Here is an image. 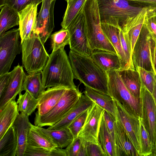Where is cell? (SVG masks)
<instances>
[{
	"label": "cell",
	"instance_id": "obj_1",
	"mask_svg": "<svg viewBox=\"0 0 156 156\" xmlns=\"http://www.w3.org/2000/svg\"><path fill=\"white\" fill-rule=\"evenodd\" d=\"M69 58L74 79L79 80L85 87L108 94V76L90 56L70 50Z\"/></svg>",
	"mask_w": 156,
	"mask_h": 156
},
{
	"label": "cell",
	"instance_id": "obj_2",
	"mask_svg": "<svg viewBox=\"0 0 156 156\" xmlns=\"http://www.w3.org/2000/svg\"><path fill=\"white\" fill-rule=\"evenodd\" d=\"M44 88L61 87L77 88L69 56L64 48L52 51L47 63L41 71Z\"/></svg>",
	"mask_w": 156,
	"mask_h": 156
},
{
	"label": "cell",
	"instance_id": "obj_3",
	"mask_svg": "<svg viewBox=\"0 0 156 156\" xmlns=\"http://www.w3.org/2000/svg\"><path fill=\"white\" fill-rule=\"evenodd\" d=\"M83 11L87 37L91 49L93 51L103 50L116 53L102 30L97 0H87Z\"/></svg>",
	"mask_w": 156,
	"mask_h": 156
},
{
	"label": "cell",
	"instance_id": "obj_4",
	"mask_svg": "<svg viewBox=\"0 0 156 156\" xmlns=\"http://www.w3.org/2000/svg\"><path fill=\"white\" fill-rule=\"evenodd\" d=\"M101 23L122 30L128 18L143 8L132 5L127 0H97Z\"/></svg>",
	"mask_w": 156,
	"mask_h": 156
},
{
	"label": "cell",
	"instance_id": "obj_5",
	"mask_svg": "<svg viewBox=\"0 0 156 156\" xmlns=\"http://www.w3.org/2000/svg\"><path fill=\"white\" fill-rule=\"evenodd\" d=\"M109 94L128 112L138 118L141 117V99L135 98L130 92L117 70L106 72Z\"/></svg>",
	"mask_w": 156,
	"mask_h": 156
},
{
	"label": "cell",
	"instance_id": "obj_6",
	"mask_svg": "<svg viewBox=\"0 0 156 156\" xmlns=\"http://www.w3.org/2000/svg\"><path fill=\"white\" fill-rule=\"evenodd\" d=\"M21 44L22 65L27 73L41 72L49 57L44 44L37 36L33 34L23 41Z\"/></svg>",
	"mask_w": 156,
	"mask_h": 156
},
{
	"label": "cell",
	"instance_id": "obj_7",
	"mask_svg": "<svg viewBox=\"0 0 156 156\" xmlns=\"http://www.w3.org/2000/svg\"><path fill=\"white\" fill-rule=\"evenodd\" d=\"M156 46V43L144 20L132 53V61L136 69L141 67L156 74L154 65Z\"/></svg>",
	"mask_w": 156,
	"mask_h": 156
},
{
	"label": "cell",
	"instance_id": "obj_8",
	"mask_svg": "<svg viewBox=\"0 0 156 156\" xmlns=\"http://www.w3.org/2000/svg\"><path fill=\"white\" fill-rule=\"evenodd\" d=\"M82 94L77 88L67 89L57 103L50 111L44 115L34 118V125L42 127L55 124L70 112Z\"/></svg>",
	"mask_w": 156,
	"mask_h": 156
},
{
	"label": "cell",
	"instance_id": "obj_9",
	"mask_svg": "<svg viewBox=\"0 0 156 156\" xmlns=\"http://www.w3.org/2000/svg\"><path fill=\"white\" fill-rule=\"evenodd\" d=\"M19 28H15L0 35V75L9 72L16 55L20 54Z\"/></svg>",
	"mask_w": 156,
	"mask_h": 156
},
{
	"label": "cell",
	"instance_id": "obj_10",
	"mask_svg": "<svg viewBox=\"0 0 156 156\" xmlns=\"http://www.w3.org/2000/svg\"><path fill=\"white\" fill-rule=\"evenodd\" d=\"M67 29L70 36L69 45L70 50L90 56L93 51L90 48L87 41L83 9Z\"/></svg>",
	"mask_w": 156,
	"mask_h": 156
},
{
	"label": "cell",
	"instance_id": "obj_11",
	"mask_svg": "<svg viewBox=\"0 0 156 156\" xmlns=\"http://www.w3.org/2000/svg\"><path fill=\"white\" fill-rule=\"evenodd\" d=\"M141 118L149 136L153 150L156 146V105L152 94L141 82Z\"/></svg>",
	"mask_w": 156,
	"mask_h": 156
},
{
	"label": "cell",
	"instance_id": "obj_12",
	"mask_svg": "<svg viewBox=\"0 0 156 156\" xmlns=\"http://www.w3.org/2000/svg\"><path fill=\"white\" fill-rule=\"evenodd\" d=\"M56 1L43 0L37 15V26L33 34L37 36L44 44L55 27L54 11Z\"/></svg>",
	"mask_w": 156,
	"mask_h": 156
},
{
	"label": "cell",
	"instance_id": "obj_13",
	"mask_svg": "<svg viewBox=\"0 0 156 156\" xmlns=\"http://www.w3.org/2000/svg\"><path fill=\"white\" fill-rule=\"evenodd\" d=\"M104 111L94 103L88 109L85 121L77 136L87 142L99 143L98 133Z\"/></svg>",
	"mask_w": 156,
	"mask_h": 156
},
{
	"label": "cell",
	"instance_id": "obj_14",
	"mask_svg": "<svg viewBox=\"0 0 156 156\" xmlns=\"http://www.w3.org/2000/svg\"><path fill=\"white\" fill-rule=\"evenodd\" d=\"M115 103L116 118L121 124L139 156H140V118H137L128 112L116 101Z\"/></svg>",
	"mask_w": 156,
	"mask_h": 156
},
{
	"label": "cell",
	"instance_id": "obj_15",
	"mask_svg": "<svg viewBox=\"0 0 156 156\" xmlns=\"http://www.w3.org/2000/svg\"><path fill=\"white\" fill-rule=\"evenodd\" d=\"M10 73L7 86L0 96V110L10 101L15 100L17 95L23 90V83L26 76L23 67L18 64Z\"/></svg>",
	"mask_w": 156,
	"mask_h": 156
},
{
	"label": "cell",
	"instance_id": "obj_16",
	"mask_svg": "<svg viewBox=\"0 0 156 156\" xmlns=\"http://www.w3.org/2000/svg\"><path fill=\"white\" fill-rule=\"evenodd\" d=\"M38 5L31 3L18 12L20 19L19 28L21 42L30 38L36 29Z\"/></svg>",
	"mask_w": 156,
	"mask_h": 156
},
{
	"label": "cell",
	"instance_id": "obj_17",
	"mask_svg": "<svg viewBox=\"0 0 156 156\" xmlns=\"http://www.w3.org/2000/svg\"><path fill=\"white\" fill-rule=\"evenodd\" d=\"M115 156H139L131 141L119 121L115 124Z\"/></svg>",
	"mask_w": 156,
	"mask_h": 156
},
{
	"label": "cell",
	"instance_id": "obj_18",
	"mask_svg": "<svg viewBox=\"0 0 156 156\" xmlns=\"http://www.w3.org/2000/svg\"><path fill=\"white\" fill-rule=\"evenodd\" d=\"M67 89L61 87L47 88L39 98L37 111L35 113V118L44 115L50 111L57 103Z\"/></svg>",
	"mask_w": 156,
	"mask_h": 156
},
{
	"label": "cell",
	"instance_id": "obj_19",
	"mask_svg": "<svg viewBox=\"0 0 156 156\" xmlns=\"http://www.w3.org/2000/svg\"><path fill=\"white\" fill-rule=\"evenodd\" d=\"M29 116L20 112L12 125L17 142L16 156H24L27 145V139L30 122Z\"/></svg>",
	"mask_w": 156,
	"mask_h": 156
},
{
	"label": "cell",
	"instance_id": "obj_20",
	"mask_svg": "<svg viewBox=\"0 0 156 156\" xmlns=\"http://www.w3.org/2000/svg\"><path fill=\"white\" fill-rule=\"evenodd\" d=\"M94 103L87 96L82 94L76 104L63 118L54 125L49 126L47 129H58L67 127L73 120L88 109Z\"/></svg>",
	"mask_w": 156,
	"mask_h": 156
},
{
	"label": "cell",
	"instance_id": "obj_21",
	"mask_svg": "<svg viewBox=\"0 0 156 156\" xmlns=\"http://www.w3.org/2000/svg\"><path fill=\"white\" fill-rule=\"evenodd\" d=\"M90 57L101 68L106 72L122 69L120 59L116 53L96 50L93 51Z\"/></svg>",
	"mask_w": 156,
	"mask_h": 156
},
{
	"label": "cell",
	"instance_id": "obj_22",
	"mask_svg": "<svg viewBox=\"0 0 156 156\" xmlns=\"http://www.w3.org/2000/svg\"><path fill=\"white\" fill-rule=\"evenodd\" d=\"M117 71L131 94L136 98L140 99L141 83L137 70L136 69H128Z\"/></svg>",
	"mask_w": 156,
	"mask_h": 156
},
{
	"label": "cell",
	"instance_id": "obj_23",
	"mask_svg": "<svg viewBox=\"0 0 156 156\" xmlns=\"http://www.w3.org/2000/svg\"><path fill=\"white\" fill-rule=\"evenodd\" d=\"M19 112L15 100L10 101L0 110V139L13 125Z\"/></svg>",
	"mask_w": 156,
	"mask_h": 156
},
{
	"label": "cell",
	"instance_id": "obj_24",
	"mask_svg": "<svg viewBox=\"0 0 156 156\" xmlns=\"http://www.w3.org/2000/svg\"><path fill=\"white\" fill-rule=\"evenodd\" d=\"M27 145L49 150L57 147L50 137L41 130L38 126L31 123L28 134Z\"/></svg>",
	"mask_w": 156,
	"mask_h": 156
},
{
	"label": "cell",
	"instance_id": "obj_25",
	"mask_svg": "<svg viewBox=\"0 0 156 156\" xmlns=\"http://www.w3.org/2000/svg\"><path fill=\"white\" fill-rule=\"evenodd\" d=\"M85 95L108 112L116 117L115 101L109 94L85 87Z\"/></svg>",
	"mask_w": 156,
	"mask_h": 156
},
{
	"label": "cell",
	"instance_id": "obj_26",
	"mask_svg": "<svg viewBox=\"0 0 156 156\" xmlns=\"http://www.w3.org/2000/svg\"><path fill=\"white\" fill-rule=\"evenodd\" d=\"M102 30L107 38L115 49L121 61L122 69H126V63L119 36L121 30L107 24L101 23Z\"/></svg>",
	"mask_w": 156,
	"mask_h": 156
},
{
	"label": "cell",
	"instance_id": "obj_27",
	"mask_svg": "<svg viewBox=\"0 0 156 156\" xmlns=\"http://www.w3.org/2000/svg\"><path fill=\"white\" fill-rule=\"evenodd\" d=\"M28 92L38 99L45 91L42 82L41 72L26 75L23 85V90Z\"/></svg>",
	"mask_w": 156,
	"mask_h": 156
},
{
	"label": "cell",
	"instance_id": "obj_28",
	"mask_svg": "<svg viewBox=\"0 0 156 156\" xmlns=\"http://www.w3.org/2000/svg\"><path fill=\"white\" fill-rule=\"evenodd\" d=\"M38 127L41 130L50 137L59 148L66 147L74 139L73 134L68 127L58 129H49Z\"/></svg>",
	"mask_w": 156,
	"mask_h": 156
},
{
	"label": "cell",
	"instance_id": "obj_29",
	"mask_svg": "<svg viewBox=\"0 0 156 156\" xmlns=\"http://www.w3.org/2000/svg\"><path fill=\"white\" fill-rule=\"evenodd\" d=\"M17 142L12 126L0 139V156H16Z\"/></svg>",
	"mask_w": 156,
	"mask_h": 156
},
{
	"label": "cell",
	"instance_id": "obj_30",
	"mask_svg": "<svg viewBox=\"0 0 156 156\" xmlns=\"http://www.w3.org/2000/svg\"><path fill=\"white\" fill-rule=\"evenodd\" d=\"M0 35L11 28L19 25L18 12L7 5L0 8Z\"/></svg>",
	"mask_w": 156,
	"mask_h": 156
},
{
	"label": "cell",
	"instance_id": "obj_31",
	"mask_svg": "<svg viewBox=\"0 0 156 156\" xmlns=\"http://www.w3.org/2000/svg\"><path fill=\"white\" fill-rule=\"evenodd\" d=\"M98 139L106 156H115L114 142L107 127L103 115L101 121Z\"/></svg>",
	"mask_w": 156,
	"mask_h": 156
},
{
	"label": "cell",
	"instance_id": "obj_32",
	"mask_svg": "<svg viewBox=\"0 0 156 156\" xmlns=\"http://www.w3.org/2000/svg\"><path fill=\"white\" fill-rule=\"evenodd\" d=\"M39 98H35L28 92L19 94L17 101L18 111L20 113L29 116L37 108Z\"/></svg>",
	"mask_w": 156,
	"mask_h": 156
},
{
	"label": "cell",
	"instance_id": "obj_33",
	"mask_svg": "<svg viewBox=\"0 0 156 156\" xmlns=\"http://www.w3.org/2000/svg\"><path fill=\"white\" fill-rule=\"evenodd\" d=\"M87 0H72L67 3V6L61 25L67 29L82 9Z\"/></svg>",
	"mask_w": 156,
	"mask_h": 156
},
{
	"label": "cell",
	"instance_id": "obj_34",
	"mask_svg": "<svg viewBox=\"0 0 156 156\" xmlns=\"http://www.w3.org/2000/svg\"><path fill=\"white\" fill-rule=\"evenodd\" d=\"M67 156L65 149L58 147L51 150L27 145L24 156Z\"/></svg>",
	"mask_w": 156,
	"mask_h": 156
},
{
	"label": "cell",
	"instance_id": "obj_35",
	"mask_svg": "<svg viewBox=\"0 0 156 156\" xmlns=\"http://www.w3.org/2000/svg\"><path fill=\"white\" fill-rule=\"evenodd\" d=\"M50 37L52 51L64 48L66 45L69 44L70 36L67 29L62 28L51 34Z\"/></svg>",
	"mask_w": 156,
	"mask_h": 156
},
{
	"label": "cell",
	"instance_id": "obj_36",
	"mask_svg": "<svg viewBox=\"0 0 156 156\" xmlns=\"http://www.w3.org/2000/svg\"><path fill=\"white\" fill-rule=\"evenodd\" d=\"M140 156H151L152 152V144L149 134L144 127L141 118H140Z\"/></svg>",
	"mask_w": 156,
	"mask_h": 156
},
{
	"label": "cell",
	"instance_id": "obj_37",
	"mask_svg": "<svg viewBox=\"0 0 156 156\" xmlns=\"http://www.w3.org/2000/svg\"><path fill=\"white\" fill-rule=\"evenodd\" d=\"M119 34L122 50L126 58V69H136L132 61V53L128 34L127 33H124L121 30H119Z\"/></svg>",
	"mask_w": 156,
	"mask_h": 156
},
{
	"label": "cell",
	"instance_id": "obj_38",
	"mask_svg": "<svg viewBox=\"0 0 156 156\" xmlns=\"http://www.w3.org/2000/svg\"><path fill=\"white\" fill-rule=\"evenodd\" d=\"M136 69L139 73L141 82L147 89L152 94L156 80L155 73L147 70L141 67H138Z\"/></svg>",
	"mask_w": 156,
	"mask_h": 156
},
{
	"label": "cell",
	"instance_id": "obj_39",
	"mask_svg": "<svg viewBox=\"0 0 156 156\" xmlns=\"http://www.w3.org/2000/svg\"><path fill=\"white\" fill-rule=\"evenodd\" d=\"M43 0H0V8L7 5L19 12L31 3L39 4Z\"/></svg>",
	"mask_w": 156,
	"mask_h": 156
},
{
	"label": "cell",
	"instance_id": "obj_40",
	"mask_svg": "<svg viewBox=\"0 0 156 156\" xmlns=\"http://www.w3.org/2000/svg\"><path fill=\"white\" fill-rule=\"evenodd\" d=\"M88 110L77 116L67 127L73 134L74 138L77 137L84 124L87 114Z\"/></svg>",
	"mask_w": 156,
	"mask_h": 156
},
{
	"label": "cell",
	"instance_id": "obj_41",
	"mask_svg": "<svg viewBox=\"0 0 156 156\" xmlns=\"http://www.w3.org/2000/svg\"><path fill=\"white\" fill-rule=\"evenodd\" d=\"M145 21L150 33L156 43V11L147 9Z\"/></svg>",
	"mask_w": 156,
	"mask_h": 156
},
{
	"label": "cell",
	"instance_id": "obj_42",
	"mask_svg": "<svg viewBox=\"0 0 156 156\" xmlns=\"http://www.w3.org/2000/svg\"><path fill=\"white\" fill-rule=\"evenodd\" d=\"M83 139L77 136L65 149L67 156H77L81 147Z\"/></svg>",
	"mask_w": 156,
	"mask_h": 156
},
{
	"label": "cell",
	"instance_id": "obj_43",
	"mask_svg": "<svg viewBox=\"0 0 156 156\" xmlns=\"http://www.w3.org/2000/svg\"><path fill=\"white\" fill-rule=\"evenodd\" d=\"M87 156H106L100 144L86 142Z\"/></svg>",
	"mask_w": 156,
	"mask_h": 156
},
{
	"label": "cell",
	"instance_id": "obj_44",
	"mask_svg": "<svg viewBox=\"0 0 156 156\" xmlns=\"http://www.w3.org/2000/svg\"><path fill=\"white\" fill-rule=\"evenodd\" d=\"M133 6L156 11V0H127Z\"/></svg>",
	"mask_w": 156,
	"mask_h": 156
},
{
	"label": "cell",
	"instance_id": "obj_45",
	"mask_svg": "<svg viewBox=\"0 0 156 156\" xmlns=\"http://www.w3.org/2000/svg\"><path fill=\"white\" fill-rule=\"evenodd\" d=\"M103 117L107 127L114 143L115 124L116 120V118L105 110L103 113Z\"/></svg>",
	"mask_w": 156,
	"mask_h": 156
},
{
	"label": "cell",
	"instance_id": "obj_46",
	"mask_svg": "<svg viewBox=\"0 0 156 156\" xmlns=\"http://www.w3.org/2000/svg\"><path fill=\"white\" fill-rule=\"evenodd\" d=\"M10 76V72L0 75V96L2 94L7 86Z\"/></svg>",
	"mask_w": 156,
	"mask_h": 156
},
{
	"label": "cell",
	"instance_id": "obj_47",
	"mask_svg": "<svg viewBox=\"0 0 156 156\" xmlns=\"http://www.w3.org/2000/svg\"><path fill=\"white\" fill-rule=\"evenodd\" d=\"M152 94L156 105V80L155 82L154 88Z\"/></svg>",
	"mask_w": 156,
	"mask_h": 156
},
{
	"label": "cell",
	"instance_id": "obj_48",
	"mask_svg": "<svg viewBox=\"0 0 156 156\" xmlns=\"http://www.w3.org/2000/svg\"><path fill=\"white\" fill-rule=\"evenodd\" d=\"M154 68L155 71L156 73V46L155 49L154 58Z\"/></svg>",
	"mask_w": 156,
	"mask_h": 156
},
{
	"label": "cell",
	"instance_id": "obj_49",
	"mask_svg": "<svg viewBox=\"0 0 156 156\" xmlns=\"http://www.w3.org/2000/svg\"><path fill=\"white\" fill-rule=\"evenodd\" d=\"M151 156H156V146L155 148L152 150Z\"/></svg>",
	"mask_w": 156,
	"mask_h": 156
},
{
	"label": "cell",
	"instance_id": "obj_50",
	"mask_svg": "<svg viewBox=\"0 0 156 156\" xmlns=\"http://www.w3.org/2000/svg\"><path fill=\"white\" fill-rule=\"evenodd\" d=\"M67 2V3H68L70 1H71L72 0H65Z\"/></svg>",
	"mask_w": 156,
	"mask_h": 156
},
{
	"label": "cell",
	"instance_id": "obj_51",
	"mask_svg": "<svg viewBox=\"0 0 156 156\" xmlns=\"http://www.w3.org/2000/svg\"><path fill=\"white\" fill-rule=\"evenodd\" d=\"M56 0H51V1H53Z\"/></svg>",
	"mask_w": 156,
	"mask_h": 156
},
{
	"label": "cell",
	"instance_id": "obj_52",
	"mask_svg": "<svg viewBox=\"0 0 156 156\" xmlns=\"http://www.w3.org/2000/svg\"></svg>",
	"mask_w": 156,
	"mask_h": 156
}]
</instances>
